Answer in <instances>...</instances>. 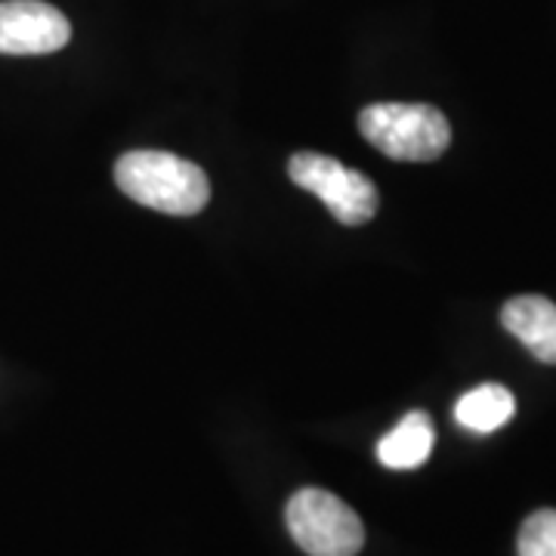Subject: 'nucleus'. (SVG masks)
Here are the masks:
<instances>
[{
    "label": "nucleus",
    "instance_id": "f257e3e1",
    "mask_svg": "<svg viewBox=\"0 0 556 556\" xmlns=\"http://www.w3.org/2000/svg\"><path fill=\"white\" fill-rule=\"evenodd\" d=\"M115 182L130 201L174 217H192L211 201V182L199 164L155 149L121 155Z\"/></svg>",
    "mask_w": 556,
    "mask_h": 556
},
{
    "label": "nucleus",
    "instance_id": "f03ea898",
    "mask_svg": "<svg viewBox=\"0 0 556 556\" xmlns=\"http://www.w3.org/2000/svg\"><path fill=\"white\" fill-rule=\"evenodd\" d=\"M358 130L393 161H437L452 142L448 118L427 102H375L362 109Z\"/></svg>",
    "mask_w": 556,
    "mask_h": 556
},
{
    "label": "nucleus",
    "instance_id": "39448f33",
    "mask_svg": "<svg viewBox=\"0 0 556 556\" xmlns=\"http://www.w3.org/2000/svg\"><path fill=\"white\" fill-rule=\"evenodd\" d=\"M72 38V25L43 0H0V53L43 56L56 53Z\"/></svg>",
    "mask_w": 556,
    "mask_h": 556
},
{
    "label": "nucleus",
    "instance_id": "423d86ee",
    "mask_svg": "<svg viewBox=\"0 0 556 556\" xmlns=\"http://www.w3.org/2000/svg\"><path fill=\"white\" fill-rule=\"evenodd\" d=\"M501 325L544 365H556V303L522 294L504 303Z\"/></svg>",
    "mask_w": 556,
    "mask_h": 556
},
{
    "label": "nucleus",
    "instance_id": "0eeeda50",
    "mask_svg": "<svg viewBox=\"0 0 556 556\" xmlns=\"http://www.w3.org/2000/svg\"><path fill=\"white\" fill-rule=\"evenodd\" d=\"M437 445V430L427 412H412L378 442V460L390 470H415Z\"/></svg>",
    "mask_w": 556,
    "mask_h": 556
},
{
    "label": "nucleus",
    "instance_id": "20e7f679",
    "mask_svg": "<svg viewBox=\"0 0 556 556\" xmlns=\"http://www.w3.org/2000/svg\"><path fill=\"white\" fill-rule=\"evenodd\" d=\"M288 174L298 182L300 189L313 192L321 204L343 223V226H362L378 214V189L375 182L350 170L346 164H340L331 155H318V152H298Z\"/></svg>",
    "mask_w": 556,
    "mask_h": 556
},
{
    "label": "nucleus",
    "instance_id": "1a4fd4ad",
    "mask_svg": "<svg viewBox=\"0 0 556 556\" xmlns=\"http://www.w3.org/2000/svg\"><path fill=\"white\" fill-rule=\"evenodd\" d=\"M517 551L519 556H556V510H538L522 522Z\"/></svg>",
    "mask_w": 556,
    "mask_h": 556
},
{
    "label": "nucleus",
    "instance_id": "6e6552de",
    "mask_svg": "<svg viewBox=\"0 0 556 556\" xmlns=\"http://www.w3.org/2000/svg\"><path fill=\"white\" fill-rule=\"evenodd\" d=\"M517 412V399L501 383H482L464 393L455 405V420L470 433H495Z\"/></svg>",
    "mask_w": 556,
    "mask_h": 556
},
{
    "label": "nucleus",
    "instance_id": "7ed1b4c3",
    "mask_svg": "<svg viewBox=\"0 0 556 556\" xmlns=\"http://www.w3.org/2000/svg\"><path fill=\"white\" fill-rule=\"evenodd\" d=\"M288 532L309 556H356L365 544V526L353 507L325 489H300L288 501Z\"/></svg>",
    "mask_w": 556,
    "mask_h": 556
}]
</instances>
